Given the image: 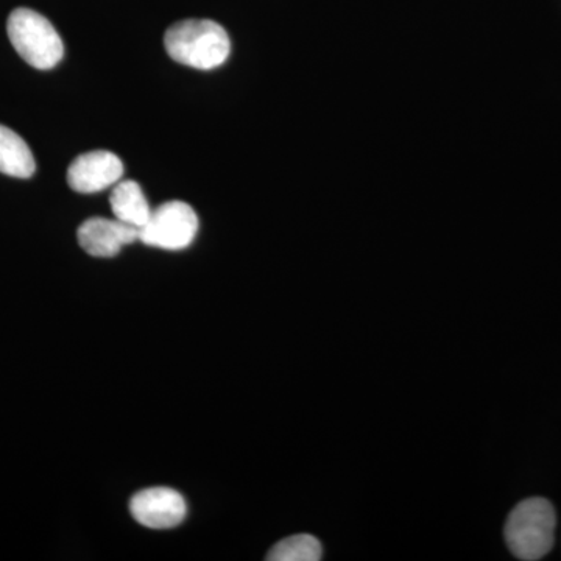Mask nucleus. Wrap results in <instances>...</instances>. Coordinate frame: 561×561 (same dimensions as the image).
<instances>
[{
	"label": "nucleus",
	"instance_id": "f257e3e1",
	"mask_svg": "<svg viewBox=\"0 0 561 561\" xmlns=\"http://www.w3.org/2000/svg\"><path fill=\"white\" fill-rule=\"evenodd\" d=\"M169 57L190 68H219L230 57L231 43L227 31L209 20L176 22L164 35Z\"/></svg>",
	"mask_w": 561,
	"mask_h": 561
},
{
	"label": "nucleus",
	"instance_id": "f03ea898",
	"mask_svg": "<svg viewBox=\"0 0 561 561\" xmlns=\"http://www.w3.org/2000/svg\"><path fill=\"white\" fill-rule=\"evenodd\" d=\"M556 508L545 497L519 502L505 523V541L516 559L541 560L556 542Z\"/></svg>",
	"mask_w": 561,
	"mask_h": 561
},
{
	"label": "nucleus",
	"instance_id": "7ed1b4c3",
	"mask_svg": "<svg viewBox=\"0 0 561 561\" xmlns=\"http://www.w3.org/2000/svg\"><path fill=\"white\" fill-rule=\"evenodd\" d=\"M7 33L20 57L33 68L49 70L65 57L61 36L51 22L31 9L11 11Z\"/></svg>",
	"mask_w": 561,
	"mask_h": 561
},
{
	"label": "nucleus",
	"instance_id": "20e7f679",
	"mask_svg": "<svg viewBox=\"0 0 561 561\" xmlns=\"http://www.w3.org/2000/svg\"><path fill=\"white\" fill-rule=\"evenodd\" d=\"M198 232V216L184 202H168L151 210L149 221L139 230V241L154 249H187Z\"/></svg>",
	"mask_w": 561,
	"mask_h": 561
},
{
	"label": "nucleus",
	"instance_id": "39448f33",
	"mask_svg": "<svg viewBox=\"0 0 561 561\" xmlns=\"http://www.w3.org/2000/svg\"><path fill=\"white\" fill-rule=\"evenodd\" d=\"M133 518L147 529H173L184 522L187 505L179 491L154 486L139 491L130 501Z\"/></svg>",
	"mask_w": 561,
	"mask_h": 561
},
{
	"label": "nucleus",
	"instance_id": "423d86ee",
	"mask_svg": "<svg viewBox=\"0 0 561 561\" xmlns=\"http://www.w3.org/2000/svg\"><path fill=\"white\" fill-rule=\"evenodd\" d=\"M124 171V162L113 151H88L69 165L68 183L80 194H95L119 183Z\"/></svg>",
	"mask_w": 561,
	"mask_h": 561
},
{
	"label": "nucleus",
	"instance_id": "0eeeda50",
	"mask_svg": "<svg viewBox=\"0 0 561 561\" xmlns=\"http://www.w3.org/2000/svg\"><path fill=\"white\" fill-rule=\"evenodd\" d=\"M77 239L81 249L91 256L113 257L119 254L125 245L139 241V230L117 219L92 217L81 224Z\"/></svg>",
	"mask_w": 561,
	"mask_h": 561
},
{
	"label": "nucleus",
	"instance_id": "6e6552de",
	"mask_svg": "<svg viewBox=\"0 0 561 561\" xmlns=\"http://www.w3.org/2000/svg\"><path fill=\"white\" fill-rule=\"evenodd\" d=\"M111 210L117 220L140 228L149 221L151 209L142 187L136 181L125 180L114 184L110 197Z\"/></svg>",
	"mask_w": 561,
	"mask_h": 561
},
{
	"label": "nucleus",
	"instance_id": "1a4fd4ad",
	"mask_svg": "<svg viewBox=\"0 0 561 561\" xmlns=\"http://www.w3.org/2000/svg\"><path fill=\"white\" fill-rule=\"evenodd\" d=\"M36 171L31 147L18 133L0 125V173L14 179H31Z\"/></svg>",
	"mask_w": 561,
	"mask_h": 561
},
{
	"label": "nucleus",
	"instance_id": "9d476101",
	"mask_svg": "<svg viewBox=\"0 0 561 561\" xmlns=\"http://www.w3.org/2000/svg\"><path fill=\"white\" fill-rule=\"evenodd\" d=\"M321 557H323V548L319 538L300 534L276 542L265 559L268 561H319Z\"/></svg>",
	"mask_w": 561,
	"mask_h": 561
}]
</instances>
